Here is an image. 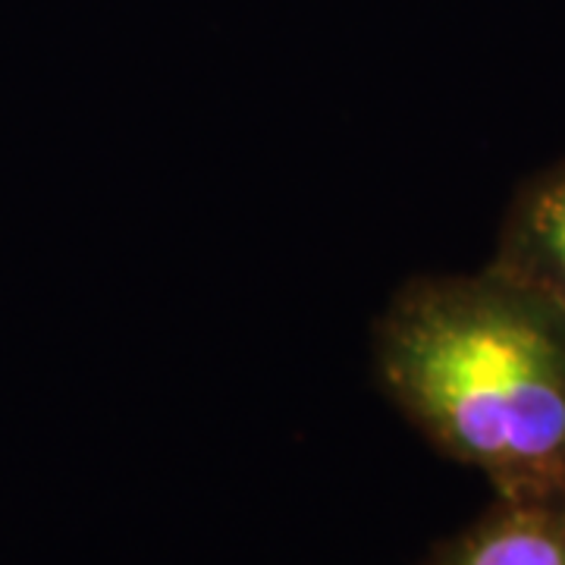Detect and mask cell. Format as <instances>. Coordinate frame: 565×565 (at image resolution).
Instances as JSON below:
<instances>
[{
  "instance_id": "6da1fadb",
  "label": "cell",
  "mask_w": 565,
  "mask_h": 565,
  "mask_svg": "<svg viewBox=\"0 0 565 565\" xmlns=\"http://www.w3.org/2000/svg\"><path fill=\"white\" fill-rule=\"evenodd\" d=\"M386 399L493 493H565V311L497 270L408 280L374 327Z\"/></svg>"
},
{
  "instance_id": "7a4b0ae2",
  "label": "cell",
  "mask_w": 565,
  "mask_h": 565,
  "mask_svg": "<svg viewBox=\"0 0 565 565\" xmlns=\"http://www.w3.org/2000/svg\"><path fill=\"white\" fill-rule=\"evenodd\" d=\"M422 565H565V493H493Z\"/></svg>"
},
{
  "instance_id": "3957f363",
  "label": "cell",
  "mask_w": 565,
  "mask_h": 565,
  "mask_svg": "<svg viewBox=\"0 0 565 565\" xmlns=\"http://www.w3.org/2000/svg\"><path fill=\"white\" fill-rule=\"evenodd\" d=\"M487 267L565 311V158L515 189Z\"/></svg>"
}]
</instances>
